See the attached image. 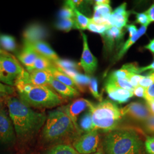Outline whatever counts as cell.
<instances>
[{"label":"cell","mask_w":154,"mask_h":154,"mask_svg":"<svg viewBox=\"0 0 154 154\" xmlns=\"http://www.w3.org/2000/svg\"><path fill=\"white\" fill-rule=\"evenodd\" d=\"M6 105L17 137L26 140L32 138L44 127L47 116L37 112L19 98L7 96Z\"/></svg>","instance_id":"1"},{"label":"cell","mask_w":154,"mask_h":154,"mask_svg":"<svg viewBox=\"0 0 154 154\" xmlns=\"http://www.w3.org/2000/svg\"><path fill=\"white\" fill-rule=\"evenodd\" d=\"M105 154H143L144 143L131 127H118L108 132L103 140Z\"/></svg>","instance_id":"2"},{"label":"cell","mask_w":154,"mask_h":154,"mask_svg":"<svg viewBox=\"0 0 154 154\" xmlns=\"http://www.w3.org/2000/svg\"><path fill=\"white\" fill-rule=\"evenodd\" d=\"M14 85L19 98L30 107L52 108L63 102L62 98L48 86H35L19 80H16Z\"/></svg>","instance_id":"3"},{"label":"cell","mask_w":154,"mask_h":154,"mask_svg":"<svg viewBox=\"0 0 154 154\" xmlns=\"http://www.w3.org/2000/svg\"><path fill=\"white\" fill-rule=\"evenodd\" d=\"M77 135L81 134L71 119L61 108L49 112L41 134L45 141L55 143L75 138Z\"/></svg>","instance_id":"4"},{"label":"cell","mask_w":154,"mask_h":154,"mask_svg":"<svg viewBox=\"0 0 154 154\" xmlns=\"http://www.w3.org/2000/svg\"><path fill=\"white\" fill-rule=\"evenodd\" d=\"M94 130L109 132L118 128L122 116L121 109L110 100H104L90 109Z\"/></svg>","instance_id":"5"},{"label":"cell","mask_w":154,"mask_h":154,"mask_svg":"<svg viewBox=\"0 0 154 154\" xmlns=\"http://www.w3.org/2000/svg\"><path fill=\"white\" fill-rule=\"evenodd\" d=\"M99 139V132L94 130L76 138L72 147L79 154H93L97 151Z\"/></svg>","instance_id":"6"},{"label":"cell","mask_w":154,"mask_h":154,"mask_svg":"<svg viewBox=\"0 0 154 154\" xmlns=\"http://www.w3.org/2000/svg\"><path fill=\"white\" fill-rule=\"evenodd\" d=\"M1 62L6 85L12 86L17 78L25 70L12 55H1Z\"/></svg>","instance_id":"7"},{"label":"cell","mask_w":154,"mask_h":154,"mask_svg":"<svg viewBox=\"0 0 154 154\" xmlns=\"http://www.w3.org/2000/svg\"><path fill=\"white\" fill-rule=\"evenodd\" d=\"M94 104L88 99L78 98L73 100L72 103L61 107L66 115L68 116L73 122L78 131L80 134L82 131L81 130L78 124V119L79 115L85 110H90Z\"/></svg>","instance_id":"8"},{"label":"cell","mask_w":154,"mask_h":154,"mask_svg":"<svg viewBox=\"0 0 154 154\" xmlns=\"http://www.w3.org/2000/svg\"><path fill=\"white\" fill-rule=\"evenodd\" d=\"M53 77L49 70H24L20 76L17 78L16 80H19L35 86H48Z\"/></svg>","instance_id":"9"},{"label":"cell","mask_w":154,"mask_h":154,"mask_svg":"<svg viewBox=\"0 0 154 154\" xmlns=\"http://www.w3.org/2000/svg\"><path fill=\"white\" fill-rule=\"evenodd\" d=\"M122 116H127L137 121L145 122L151 114L146 104L140 102H134L121 109Z\"/></svg>","instance_id":"10"},{"label":"cell","mask_w":154,"mask_h":154,"mask_svg":"<svg viewBox=\"0 0 154 154\" xmlns=\"http://www.w3.org/2000/svg\"><path fill=\"white\" fill-rule=\"evenodd\" d=\"M16 132L9 116L0 107V143L11 144L16 140Z\"/></svg>","instance_id":"11"},{"label":"cell","mask_w":154,"mask_h":154,"mask_svg":"<svg viewBox=\"0 0 154 154\" xmlns=\"http://www.w3.org/2000/svg\"><path fill=\"white\" fill-rule=\"evenodd\" d=\"M83 39V51L79 65L85 71L87 75L93 74L97 70L98 61L89 49L88 37L85 33H82Z\"/></svg>","instance_id":"12"},{"label":"cell","mask_w":154,"mask_h":154,"mask_svg":"<svg viewBox=\"0 0 154 154\" xmlns=\"http://www.w3.org/2000/svg\"><path fill=\"white\" fill-rule=\"evenodd\" d=\"M48 31L43 25L33 23L26 28L23 33L24 42L33 43L37 41H44L48 37Z\"/></svg>","instance_id":"13"},{"label":"cell","mask_w":154,"mask_h":154,"mask_svg":"<svg viewBox=\"0 0 154 154\" xmlns=\"http://www.w3.org/2000/svg\"><path fill=\"white\" fill-rule=\"evenodd\" d=\"M127 4L126 2L117 7L110 15L109 23L110 26L123 29L125 27L128 20V17L131 11L126 10Z\"/></svg>","instance_id":"14"},{"label":"cell","mask_w":154,"mask_h":154,"mask_svg":"<svg viewBox=\"0 0 154 154\" xmlns=\"http://www.w3.org/2000/svg\"><path fill=\"white\" fill-rule=\"evenodd\" d=\"M105 89L110 99L119 104L126 103L134 96L132 91L118 88L108 83H106Z\"/></svg>","instance_id":"15"},{"label":"cell","mask_w":154,"mask_h":154,"mask_svg":"<svg viewBox=\"0 0 154 154\" xmlns=\"http://www.w3.org/2000/svg\"><path fill=\"white\" fill-rule=\"evenodd\" d=\"M125 32L123 29L116 28L115 26H110L102 35L104 42L109 50H111L116 45H118L123 38Z\"/></svg>","instance_id":"16"},{"label":"cell","mask_w":154,"mask_h":154,"mask_svg":"<svg viewBox=\"0 0 154 154\" xmlns=\"http://www.w3.org/2000/svg\"><path fill=\"white\" fill-rule=\"evenodd\" d=\"M38 55V54L33 49L32 45L24 42L23 49L18 56V58L22 64L26 67L27 70L29 71L32 69Z\"/></svg>","instance_id":"17"},{"label":"cell","mask_w":154,"mask_h":154,"mask_svg":"<svg viewBox=\"0 0 154 154\" xmlns=\"http://www.w3.org/2000/svg\"><path fill=\"white\" fill-rule=\"evenodd\" d=\"M94 14L91 21L100 24L109 26V20L112 13V9L110 4L95 5L94 7Z\"/></svg>","instance_id":"18"},{"label":"cell","mask_w":154,"mask_h":154,"mask_svg":"<svg viewBox=\"0 0 154 154\" xmlns=\"http://www.w3.org/2000/svg\"><path fill=\"white\" fill-rule=\"evenodd\" d=\"M49 86L53 88L62 98H74L80 95V92L76 88L65 85L53 77L50 81Z\"/></svg>","instance_id":"19"},{"label":"cell","mask_w":154,"mask_h":154,"mask_svg":"<svg viewBox=\"0 0 154 154\" xmlns=\"http://www.w3.org/2000/svg\"><path fill=\"white\" fill-rule=\"evenodd\" d=\"M30 44L32 45L33 49L36 51L38 54L49 59L53 62L60 59L58 55L51 49L49 45L45 41H37L31 43Z\"/></svg>","instance_id":"20"},{"label":"cell","mask_w":154,"mask_h":154,"mask_svg":"<svg viewBox=\"0 0 154 154\" xmlns=\"http://www.w3.org/2000/svg\"><path fill=\"white\" fill-rule=\"evenodd\" d=\"M147 27L148 26H142L138 30L137 33H136L134 36L130 37L127 40L126 42L123 45L121 49H120L116 57V61H118L120 59H121L123 57V55L126 53L127 51L131 47V46L134 44L138 41L139 38L143 35V34H144V33L146 32Z\"/></svg>","instance_id":"21"},{"label":"cell","mask_w":154,"mask_h":154,"mask_svg":"<svg viewBox=\"0 0 154 154\" xmlns=\"http://www.w3.org/2000/svg\"><path fill=\"white\" fill-rule=\"evenodd\" d=\"M49 70L50 72L51 73L53 77V78H54L55 79L58 80V81H60L61 83L66 85L67 86H69L73 88H76L78 90L77 85L75 82L72 80V79L70 77L67 76L63 72L58 70L56 68V67L50 69H49Z\"/></svg>","instance_id":"22"},{"label":"cell","mask_w":154,"mask_h":154,"mask_svg":"<svg viewBox=\"0 0 154 154\" xmlns=\"http://www.w3.org/2000/svg\"><path fill=\"white\" fill-rule=\"evenodd\" d=\"M73 9L75 14L74 20L75 21V29L79 30L87 29L88 24L91 21V18H89L88 17L85 16L84 14H83L81 11L78 9H77V8H75L74 5Z\"/></svg>","instance_id":"23"},{"label":"cell","mask_w":154,"mask_h":154,"mask_svg":"<svg viewBox=\"0 0 154 154\" xmlns=\"http://www.w3.org/2000/svg\"><path fill=\"white\" fill-rule=\"evenodd\" d=\"M45 154H79L75 149L68 144H58L49 149Z\"/></svg>","instance_id":"24"},{"label":"cell","mask_w":154,"mask_h":154,"mask_svg":"<svg viewBox=\"0 0 154 154\" xmlns=\"http://www.w3.org/2000/svg\"><path fill=\"white\" fill-rule=\"evenodd\" d=\"M55 67L54 64L52 61H50L49 59L45 58L42 55L38 54L37 59L34 62L32 70H49L50 69ZM29 70V71H30Z\"/></svg>","instance_id":"25"},{"label":"cell","mask_w":154,"mask_h":154,"mask_svg":"<svg viewBox=\"0 0 154 154\" xmlns=\"http://www.w3.org/2000/svg\"><path fill=\"white\" fill-rule=\"evenodd\" d=\"M78 126L82 132H89L94 130L91 114L90 110H88V111L80 118Z\"/></svg>","instance_id":"26"},{"label":"cell","mask_w":154,"mask_h":154,"mask_svg":"<svg viewBox=\"0 0 154 154\" xmlns=\"http://www.w3.org/2000/svg\"><path fill=\"white\" fill-rule=\"evenodd\" d=\"M0 44L4 49L9 51H13L16 49L15 39L9 35H1Z\"/></svg>","instance_id":"27"},{"label":"cell","mask_w":154,"mask_h":154,"mask_svg":"<svg viewBox=\"0 0 154 154\" xmlns=\"http://www.w3.org/2000/svg\"><path fill=\"white\" fill-rule=\"evenodd\" d=\"M58 16L60 19L74 18L75 14L73 9V5L72 1H66L65 5L59 11Z\"/></svg>","instance_id":"28"},{"label":"cell","mask_w":154,"mask_h":154,"mask_svg":"<svg viewBox=\"0 0 154 154\" xmlns=\"http://www.w3.org/2000/svg\"><path fill=\"white\" fill-rule=\"evenodd\" d=\"M55 27L61 31L69 32L72 29H75V25L74 18L60 19L55 24Z\"/></svg>","instance_id":"29"},{"label":"cell","mask_w":154,"mask_h":154,"mask_svg":"<svg viewBox=\"0 0 154 154\" xmlns=\"http://www.w3.org/2000/svg\"><path fill=\"white\" fill-rule=\"evenodd\" d=\"M112 84L118 88L125 89L127 90H130L133 91L134 88L131 85V84L128 81L127 79H116L109 77L107 82Z\"/></svg>","instance_id":"30"},{"label":"cell","mask_w":154,"mask_h":154,"mask_svg":"<svg viewBox=\"0 0 154 154\" xmlns=\"http://www.w3.org/2000/svg\"><path fill=\"white\" fill-rule=\"evenodd\" d=\"M53 63L54 64L57 69H74L76 70L78 67V65L76 62L74 61L69 60H62L59 59L55 62H54Z\"/></svg>","instance_id":"31"},{"label":"cell","mask_w":154,"mask_h":154,"mask_svg":"<svg viewBox=\"0 0 154 154\" xmlns=\"http://www.w3.org/2000/svg\"><path fill=\"white\" fill-rule=\"evenodd\" d=\"M98 81L95 78H91L90 83L88 85V89L90 92L95 99L98 100L99 102L102 101V97L100 94L99 93L98 88Z\"/></svg>","instance_id":"32"},{"label":"cell","mask_w":154,"mask_h":154,"mask_svg":"<svg viewBox=\"0 0 154 154\" xmlns=\"http://www.w3.org/2000/svg\"><path fill=\"white\" fill-rule=\"evenodd\" d=\"M110 27L109 26L105 25L97 24L91 21V22L88 24L87 29L91 32L100 34L101 35H102Z\"/></svg>","instance_id":"33"},{"label":"cell","mask_w":154,"mask_h":154,"mask_svg":"<svg viewBox=\"0 0 154 154\" xmlns=\"http://www.w3.org/2000/svg\"><path fill=\"white\" fill-rule=\"evenodd\" d=\"M132 73L128 72L125 68L122 67L121 69L112 72L109 75V77L112 78H116V79H128V77Z\"/></svg>","instance_id":"34"},{"label":"cell","mask_w":154,"mask_h":154,"mask_svg":"<svg viewBox=\"0 0 154 154\" xmlns=\"http://www.w3.org/2000/svg\"><path fill=\"white\" fill-rule=\"evenodd\" d=\"M154 83V72H151L149 75L143 76L139 83V85L147 88Z\"/></svg>","instance_id":"35"},{"label":"cell","mask_w":154,"mask_h":154,"mask_svg":"<svg viewBox=\"0 0 154 154\" xmlns=\"http://www.w3.org/2000/svg\"><path fill=\"white\" fill-rule=\"evenodd\" d=\"M134 13L136 16V22L142 25V26H148L149 24L151 23L149 22V17L146 11L143 13L134 12Z\"/></svg>","instance_id":"36"},{"label":"cell","mask_w":154,"mask_h":154,"mask_svg":"<svg viewBox=\"0 0 154 154\" xmlns=\"http://www.w3.org/2000/svg\"><path fill=\"white\" fill-rule=\"evenodd\" d=\"M144 149L148 154H154V137H148L144 142Z\"/></svg>","instance_id":"37"},{"label":"cell","mask_w":154,"mask_h":154,"mask_svg":"<svg viewBox=\"0 0 154 154\" xmlns=\"http://www.w3.org/2000/svg\"><path fill=\"white\" fill-rule=\"evenodd\" d=\"M144 127L148 132L154 134V115H152L144 122Z\"/></svg>","instance_id":"38"},{"label":"cell","mask_w":154,"mask_h":154,"mask_svg":"<svg viewBox=\"0 0 154 154\" xmlns=\"http://www.w3.org/2000/svg\"><path fill=\"white\" fill-rule=\"evenodd\" d=\"M143 75H141L137 74H131L128 78V81L131 84L132 86L135 88L138 86L139 83L141 79L143 78Z\"/></svg>","instance_id":"39"},{"label":"cell","mask_w":154,"mask_h":154,"mask_svg":"<svg viewBox=\"0 0 154 154\" xmlns=\"http://www.w3.org/2000/svg\"><path fill=\"white\" fill-rule=\"evenodd\" d=\"M14 91L15 90L13 87L0 82V93L9 95L14 93Z\"/></svg>","instance_id":"40"},{"label":"cell","mask_w":154,"mask_h":154,"mask_svg":"<svg viewBox=\"0 0 154 154\" xmlns=\"http://www.w3.org/2000/svg\"><path fill=\"white\" fill-rule=\"evenodd\" d=\"M144 99L146 101L152 100L154 99V83L149 88H146Z\"/></svg>","instance_id":"41"},{"label":"cell","mask_w":154,"mask_h":154,"mask_svg":"<svg viewBox=\"0 0 154 154\" xmlns=\"http://www.w3.org/2000/svg\"><path fill=\"white\" fill-rule=\"evenodd\" d=\"M145 93H146V88H144L140 86H138L137 87L135 88L133 90L134 95H135L137 97L144 98Z\"/></svg>","instance_id":"42"},{"label":"cell","mask_w":154,"mask_h":154,"mask_svg":"<svg viewBox=\"0 0 154 154\" xmlns=\"http://www.w3.org/2000/svg\"><path fill=\"white\" fill-rule=\"evenodd\" d=\"M125 27L127 28V29L129 33L130 37L134 36L138 32L137 28L134 25H132V24L127 25Z\"/></svg>","instance_id":"43"},{"label":"cell","mask_w":154,"mask_h":154,"mask_svg":"<svg viewBox=\"0 0 154 154\" xmlns=\"http://www.w3.org/2000/svg\"><path fill=\"white\" fill-rule=\"evenodd\" d=\"M149 17V22H154V4L151 6L149 9L146 11Z\"/></svg>","instance_id":"44"},{"label":"cell","mask_w":154,"mask_h":154,"mask_svg":"<svg viewBox=\"0 0 154 154\" xmlns=\"http://www.w3.org/2000/svg\"><path fill=\"white\" fill-rule=\"evenodd\" d=\"M149 70H152V72H154V61L149 65L146 67H139L138 74H139L142 72H145Z\"/></svg>","instance_id":"45"},{"label":"cell","mask_w":154,"mask_h":154,"mask_svg":"<svg viewBox=\"0 0 154 154\" xmlns=\"http://www.w3.org/2000/svg\"><path fill=\"white\" fill-rule=\"evenodd\" d=\"M144 49L149 50L153 54H154V38L149 41L148 44L144 46Z\"/></svg>","instance_id":"46"},{"label":"cell","mask_w":154,"mask_h":154,"mask_svg":"<svg viewBox=\"0 0 154 154\" xmlns=\"http://www.w3.org/2000/svg\"><path fill=\"white\" fill-rule=\"evenodd\" d=\"M146 105L152 115H154V99L152 100L146 101Z\"/></svg>","instance_id":"47"},{"label":"cell","mask_w":154,"mask_h":154,"mask_svg":"<svg viewBox=\"0 0 154 154\" xmlns=\"http://www.w3.org/2000/svg\"><path fill=\"white\" fill-rule=\"evenodd\" d=\"M0 82L6 85V81L5 78L4 77L3 71H2V69L1 62V55H0Z\"/></svg>","instance_id":"48"},{"label":"cell","mask_w":154,"mask_h":154,"mask_svg":"<svg viewBox=\"0 0 154 154\" xmlns=\"http://www.w3.org/2000/svg\"><path fill=\"white\" fill-rule=\"evenodd\" d=\"M95 5H102V4H110V1L108 0H97L95 1Z\"/></svg>","instance_id":"49"},{"label":"cell","mask_w":154,"mask_h":154,"mask_svg":"<svg viewBox=\"0 0 154 154\" xmlns=\"http://www.w3.org/2000/svg\"><path fill=\"white\" fill-rule=\"evenodd\" d=\"M0 55H9L11 54H9V53H8L7 52H6L5 51H4V50L1 49L0 48Z\"/></svg>","instance_id":"50"},{"label":"cell","mask_w":154,"mask_h":154,"mask_svg":"<svg viewBox=\"0 0 154 154\" xmlns=\"http://www.w3.org/2000/svg\"><path fill=\"white\" fill-rule=\"evenodd\" d=\"M7 96H8V95H6V94H5L1 93H0V102H1L2 99V98H3L4 97H6Z\"/></svg>","instance_id":"51"},{"label":"cell","mask_w":154,"mask_h":154,"mask_svg":"<svg viewBox=\"0 0 154 154\" xmlns=\"http://www.w3.org/2000/svg\"><path fill=\"white\" fill-rule=\"evenodd\" d=\"M104 154V152H103V151H102V149H99L98 151H97L96 152H95V153H93V154Z\"/></svg>","instance_id":"52"},{"label":"cell","mask_w":154,"mask_h":154,"mask_svg":"<svg viewBox=\"0 0 154 154\" xmlns=\"http://www.w3.org/2000/svg\"><path fill=\"white\" fill-rule=\"evenodd\" d=\"M0 103H1V102H0Z\"/></svg>","instance_id":"53"}]
</instances>
